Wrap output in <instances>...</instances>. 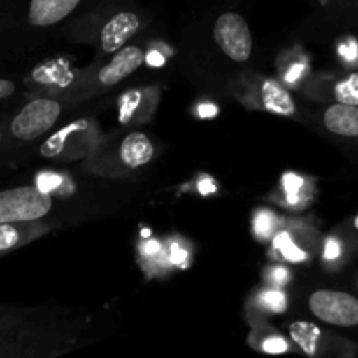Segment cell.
Returning <instances> with one entry per match:
<instances>
[{
  "label": "cell",
  "instance_id": "cell-11",
  "mask_svg": "<svg viewBox=\"0 0 358 358\" xmlns=\"http://www.w3.org/2000/svg\"><path fill=\"white\" fill-rule=\"evenodd\" d=\"M290 334H292L294 341L304 350L310 357H315L317 353L318 338H320V331L315 325L306 324V322H296L290 327Z\"/></svg>",
  "mask_w": 358,
  "mask_h": 358
},
{
  "label": "cell",
  "instance_id": "cell-2",
  "mask_svg": "<svg viewBox=\"0 0 358 358\" xmlns=\"http://www.w3.org/2000/svg\"><path fill=\"white\" fill-rule=\"evenodd\" d=\"M310 310L318 320L339 327L358 324V299L338 290H317L310 297Z\"/></svg>",
  "mask_w": 358,
  "mask_h": 358
},
{
  "label": "cell",
  "instance_id": "cell-8",
  "mask_svg": "<svg viewBox=\"0 0 358 358\" xmlns=\"http://www.w3.org/2000/svg\"><path fill=\"white\" fill-rule=\"evenodd\" d=\"M324 124L336 135L358 136V108L341 103L332 105L325 112Z\"/></svg>",
  "mask_w": 358,
  "mask_h": 358
},
{
  "label": "cell",
  "instance_id": "cell-4",
  "mask_svg": "<svg viewBox=\"0 0 358 358\" xmlns=\"http://www.w3.org/2000/svg\"><path fill=\"white\" fill-rule=\"evenodd\" d=\"M213 38L234 62H247L252 55V35L247 21L236 13H224L213 27Z\"/></svg>",
  "mask_w": 358,
  "mask_h": 358
},
{
  "label": "cell",
  "instance_id": "cell-17",
  "mask_svg": "<svg viewBox=\"0 0 358 358\" xmlns=\"http://www.w3.org/2000/svg\"><path fill=\"white\" fill-rule=\"evenodd\" d=\"M261 301H262V304L268 308V310L278 311V313L285 311L287 297H285V294L278 292V290H268V292L262 294Z\"/></svg>",
  "mask_w": 358,
  "mask_h": 358
},
{
  "label": "cell",
  "instance_id": "cell-3",
  "mask_svg": "<svg viewBox=\"0 0 358 358\" xmlns=\"http://www.w3.org/2000/svg\"><path fill=\"white\" fill-rule=\"evenodd\" d=\"M59 105L52 100L38 98L21 108L20 114L10 122V131L17 140H35L52 128L59 117Z\"/></svg>",
  "mask_w": 358,
  "mask_h": 358
},
{
  "label": "cell",
  "instance_id": "cell-1",
  "mask_svg": "<svg viewBox=\"0 0 358 358\" xmlns=\"http://www.w3.org/2000/svg\"><path fill=\"white\" fill-rule=\"evenodd\" d=\"M51 210V196L37 187H16L0 192V224L31 222Z\"/></svg>",
  "mask_w": 358,
  "mask_h": 358
},
{
  "label": "cell",
  "instance_id": "cell-22",
  "mask_svg": "<svg viewBox=\"0 0 358 358\" xmlns=\"http://www.w3.org/2000/svg\"><path fill=\"white\" fill-rule=\"evenodd\" d=\"M13 93H14V84L10 83V80L2 79V77H0V100L9 98Z\"/></svg>",
  "mask_w": 358,
  "mask_h": 358
},
{
  "label": "cell",
  "instance_id": "cell-28",
  "mask_svg": "<svg viewBox=\"0 0 358 358\" xmlns=\"http://www.w3.org/2000/svg\"><path fill=\"white\" fill-rule=\"evenodd\" d=\"M301 72H303V65L292 66V70H290V72L287 73V80H289V83H294V80H296L297 77H299Z\"/></svg>",
  "mask_w": 358,
  "mask_h": 358
},
{
  "label": "cell",
  "instance_id": "cell-6",
  "mask_svg": "<svg viewBox=\"0 0 358 358\" xmlns=\"http://www.w3.org/2000/svg\"><path fill=\"white\" fill-rule=\"evenodd\" d=\"M145 56L135 45H128V48H122L121 51H117V55L112 58V62L108 65H105L103 69L98 73V79L105 86H114L119 80H122L124 77H128L129 73L135 72L140 65L143 63Z\"/></svg>",
  "mask_w": 358,
  "mask_h": 358
},
{
  "label": "cell",
  "instance_id": "cell-20",
  "mask_svg": "<svg viewBox=\"0 0 358 358\" xmlns=\"http://www.w3.org/2000/svg\"><path fill=\"white\" fill-rule=\"evenodd\" d=\"M262 348H264V352H268V353H283V352H287V343H285V339H282V338H269V339H266L264 345H262Z\"/></svg>",
  "mask_w": 358,
  "mask_h": 358
},
{
  "label": "cell",
  "instance_id": "cell-7",
  "mask_svg": "<svg viewBox=\"0 0 358 358\" xmlns=\"http://www.w3.org/2000/svg\"><path fill=\"white\" fill-rule=\"evenodd\" d=\"M77 6L79 0H34L28 10V20L34 27H49L65 20Z\"/></svg>",
  "mask_w": 358,
  "mask_h": 358
},
{
  "label": "cell",
  "instance_id": "cell-16",
  "mask_svg": "<svg viewBox=\"0 0 358 358\" xmlns=\"http://www.w3.org/2000/svg\"><path fill=\"white\" fill-rule=\"evenodd\" d=\"M20 241V233L14 226L9 224H0V252H6L14 248Z\"/></svg>",
  "mask_w": 358,
  "mask_h": 358
},
{
  "label": "cell",
  "instance_id": "cell-14",
  "mask_svg": "<svg viewBox=\"0 0 358 358\" xmlns=\"http://www.w3.org/2000/svg\"><path fill=\"white\" fill-rule=\"evenodd\" d=\"M275 224H276V217L273 215L269 210H261V212L255 215L254 219V229L255 234L259 238H269L273 234V229H275Z\"/></svg>",
  "mask_w": 358,
  "mask_h": 358
},
{
  "label": "cell",
  "instance_id": "cell-5",
  "mask_svg": "<svg viewBox=\"0 0 358 358\" xmlns=\"http://www.w3.org/2000/svg\"><path fill=\"white\" fill-rule=\"evenodd\" d=\"M138 17L133 13H119L108 21L101 30V48L105 52L121 51L124 42H128L138 30Z\"/></svg>",
  "mask_w": 358,
  "mask_h": 358
},
{
  "label": "cell",
  "instance_id": "cell-13",
  "mask_svg": "<svg viewBox=\"0 0 358 358\" xmlns=\"http://www.w3.org/2000/svg\"><path fill=\"white\" fill-rule=\"evenodd\" d=\"M86 124V122L84 121H80V122H73V124H70L69 128H65V129H62V131L59 133H56L55 136H52V138H49V142H45L44 145H42V154H44V156H56V154L59 152V150L63 149V140L62 138H65V136H69L70 133L72 131H76V129H80L83 128V126Z\"/></svg>",
  "mask_w": 358,
  "mask_h": 358
},
{
  "label": "cell",
  "instance_id": "cell-29",
  "mask_svg": "<svg viewBox=\"0 0 358 358\" xmlns=\"http://www.w3.org/2000/svg\"><path fill=\"white\" fill-rule=\"evenodd\" d=\"M338 255V245L329 243L327 245V257H336Z\"/></svg>",
  "mask_w": 358,
  "mask_h": 358
},
{
  "label": "cell",
  "instance_id": "cell-15",
  "mask_svg": "<svg viewBox=\"0 0 358 358\" xmlns=\"http://www.w3.org/2000/svg\"><path fill=\"white\" fill-rule=\"evenodd\" d=\"M275 247L280 248L289 261L296 262V261H303V259L306 257L304 252H301L299 248L292 243V240H290V236L287 233L278 234V236L275 238Z\"/></svg>",
  "mask_w": 358,
  "mask_h": 358
},
{
  "label": "cell",
  "instance_id": "cell-9",
  "mask_svg": "<svg viewBox=\"0 0 358 358\" xmlns=\"http://www.w3.org/2000/svg\"><path fill=\"white\" fill-rule=\"evenodd\" d=\"M154 147L143 133H131L121 143V161L128 168H138L152 159Z\"/></svg>",
  "mask_w": 358,
  "mask_h": 358
},
{
  "label": "cell",
  "instance_id": "cell-31",
  "mask_svg": "<svg viewBox=\"0 0 358 358\" xmlns=\"http://www.w3.org/2000/svg\"><path fill=\"white\" fill-rule=\"evenodd\" d=\"M0 140H2V129H0Z\"/></svg>",
  "mask_w": 358,
  "mask_h": 358
},
{
  "label": "cell",
  "instance_id": "cell-19",
  "mask_svg": "<svg viewBox=\"0 0 358 358\" xmlns=\"http://www.w3.org/2000/svg\"><path fill=\"white\" fill-rule=\"evenodd\" d=\"M63 182V178L59 177V175H55V173H41L37 177V189L38 191L45 192V194H49V192L52 191V189L58 187L59 184Z\"/></svg>",
  "mask_w": 358,
  "mask_h": 358
},
{
  "label": "cell",
  "instance_id": "cell-27",
  "mask_svg": "<svg viewBox=\"0 0 358 358\" xmlns=\"http://www.w3.org/2000/svg\"><path fill=\"white\" fill-rule=\"evenodd\" d=\"M199 191H201V194H210V192L215 191V185L212 184V180H201L199 182Z\"/></svg>",
  "mask_w": 358,
  "mask_h": 358
},
{
  "label": "cell",
  "instance_id": "cell-26",
  "mask_svg": "<svg viewBox=\"0 0 358 358\" xmlns=\"http://www.w3.org/2000/svg\"><path fill=\"white\" fill-rule=\"evenodd\" d=\"M215 114L217 107H213V105H201V107H199V115H201V117H206V115H208V117H213Z\"/></svg>",
  "mask_w": 358,
  "mask_h": 358
},
{
  "label": "cell",
  "instance_id": "cell-24",
  "mask_svg": "<svg viewBox=\"0 0 358 358\" xmlns=\"http://www.w3.org/2000/svg\"><path fill=\"white\" fill-rule=\"evenodd\" d=\"M145 59H147V63H149V65H152V66H159V65H163V63H164V56L159 55L157 51H150L149 55L145 56Z\"/></svg>",
  "mask_w": 358,
  "mask_h": 358
},
{
  "label": "cell",
  "instance_id": "cell-21",
  "mask_svg": "<svg viewBox=\"0 0 358 358\" xmlns=\"http://www.w3.org/2000/svg\"><path fill=\"white\" fill-rule=\"evenodd\" d=\"M170 259L173 264H184L185 259H187V252H185L184 248L178 247V245H173V247H171Z\"/></svg>",
  "mask_w": 358,
  "mask_h": 358
},
{
  "label": "cell",
  "instance_id": "cell-18",
  "mask_svg": "<svg viewBox=\"0 0 358 358\" xmlns=\"http://www.w3.org/2000/svg\"><path fill=\"white\" fill-rule=\"evenodd\" d=\"M283 187H285L287 196H289L290 203H296L299 198V191L303 187V178H299L294 173H287L283 177Z\"/></svg>",
  "mask_w": 358,
  "mask_h": 358
},
{
  "label": "cell",
  "instance_id": "cell-12",
  "mask_svg": "<svg viewBox=\"0 0 358 358\" xmlns=\"http://www.w3.org/2000/svg\"><path fill=\"white\" fill-rule=\"evenodd\" d=\"M336 98L341 105H350V107L358 108V73H352L345 80L336 86Z\"/></svg>",
  "mask_w": 358,
  "mask_h": 358
},
{
  "label": "cell",
  "instance_id": "cell-30",
  "mask_svg": "<svg viewBox=\"0 0 358 358\" xmlns=\"http://www.w3.org/2000/svg\"><path fill=\"white\" fill-rule=\"evenodd\" d=\"M353 224H355V227L358 229V215L355 217V220H353Z\"/></svg>",
  "mask_w": 358,
  "mask_h": 358
},
{
  "label": "cell",
  "instance_id": "cell-25",
  "mask_svg": "<svg viewBox=\"0 0 358 358\" xmlns=\"http://www.w3.org/2000/svg\"><path fill=\"white\" fill-rule=\"evenodd\" d=\"M161 250V247H159V243H157V241H154V240H150V241H147L145 245H142V252L143 254H157V252Z\"/></svg>",
  "mask_w": 358,
  "mask_h": 358
},
{
  "label": "cell",
  "instance_id": "cell-10",
  "mask_svg": "<svg viewBox=\"0 0 358 358\" xmlns=\"http://www.w3.org/2000/svg\"><path fill=\"white\" fill-rule=\"evenodd\" d=\"M262 103H264L266 110L273 112V114L290 115L296 110L292 96L287 93L285 87L273 83V80H266L262 84Z\"/></svg>",
  "mask_w": 358,
  "mask_h": 358
},
{
  "label": "cell",
  "instance_id": "cell-23",
  "mask_svg": "<svg viewBox=\"0 0 358 358\" xmlns=\"http://www.w3.org/2000/svg\"><path fill=\"white\" fill-rule=\"evenodd\" d=\"M271 280L273 282L280 283V285H283V283H287V280H289V271H287L285 268H276L271 271Z\"/></svg>",
  "mask_w": 358,
  "mask_h": 358
}]
</instances>
